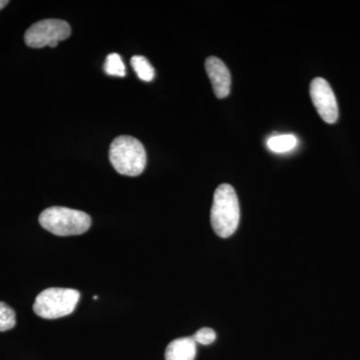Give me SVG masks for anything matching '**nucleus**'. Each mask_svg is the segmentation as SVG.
<instances>
[{
  "instance_id": "nucleus-1",
  "label": "nucleus",
  "mask_w": 360,
  "mask_h": 360,
  "mask_svg": "<svg viewBox=\"0 0 360 360\" xmlns=\"http://www.w3.org/2000/svg\"><path fill=\"white\" fill-rule=\"evenodd\" d=\"M240 208L238 194L229 184L217 187L213 196L210 220L213 231L219 238H227L238 229Z\"/></svg>"
},
{
  "instance_id": "nucleus-2",
  "label": "nucleus",
  "mask_w": 360,
  "mask_h": 360,
  "mask_svg": "<svg viewBox=\"0 0 360 360\" xmlns=\"http://www.w3.org/2000/svg\"><path fill=\"white\" fill-rule=\"evenodd\" d=\"M39 224L47 231L58 236H79L91 226V219L87 213L63 206H52L44 210Z\"/></svg>"
},
{
  "instance_id": "nucleus-3",
  "label": "nucleus",
  "mask_w": 360,
  "mask_h": 360,
  "mask_svg": "<svg viewBox=\"0 0 360 360\" xmlns=\"http://www.w3.org/2000/svg\"><path fill=\"white\" fill-rule=\"evenodd\" d=\"M110 160L118 174L137 176L146 168V149L139 139L122 135L116 137L111 143Z\"/></svg>"
},
{
  "instance_id": "nucleus-4",
  "label": "nucleus",
  "mask_w": 360,
  "mask_h": 360,
  "mask_svg": "<svg viewBox=\"0 0 360 360\" xmlns=\"http://www.w3.org/2000/svg\"><path fill=\"white\" fill-rule=\"evenodd\" d=\"M80 292L71 288H51L40 292L33 304L35 314L44 319L68 316L75 311Z\"/></svg>"
},
{
  "instance_id": "nucleus-5",
  "label": "nucleus",
  "mask_w": 360,
  "mask_h": 360,
  "mask_svg": "<svg viewBox=\"0 0 360 360\" xmlns=\"http://www.w3.org/2000/svg\"><path fill=\"white\" fill-rule=\"evenodd\" d=\"M70 25L65 20H44L30 26L25 35V44L32 49L56 47L70 37Z\"/></svg>"
},
{
  "instance_id": "nucleus-6",
  "label": "nucleus",
  "mask_w": 360,
  "mask_h": 360,
  "mask_svg": "<svg viewBox=\"0 0 360 360\" xmlns=\"http://www.w3.org/2000/svg\"><path fill=\"white\" fill-rule=\"evenodd\" d=\"M310 96L319 116L333 124L338 120V105L335 92L324 78H314L310 84Z\"/></svg>"
},
{
  "instance_id": "nucleus-7",
  "label": "nucleus",
  "mask_w": 360,
  "mask_h": 360,
  "mask_svg": "<svg viewBox=\"0 0 360 360\" xmlns=\"http://www.w3.org/2000/svg\"><path fill=\"white\" fill-rule=\"evenodd\" d=\"M205 70L212 82L213 91L217 98H225L231 92V77L224 61L215 56L205 60Z\"/></svg>"
},
{
  "instance_id": "nucleus-8",
  "label": "nucleus",
  "mask_w": 360,
  "mask_h": 360,
  "mask_svg": "<svg viewBox=\"0 0 360 360\" xmlns=\"http://www.w3.org/2000/svg\"><path fill=\"white\" fill-rule=\"evenodd\" d=\"M195 356L196 342L193 338H177L165 350V360H194Z\"/></svg>"
},
{
  "instance_id": "nucleus-9",
  "label": "nucleus",
  "mask_w": 360,
  "mask_h": 360,
  "mask_svg": "<svg viewBox=\"0 0 360 360\" xmlns=\"http://www.w3.org/2000/svg\"><path fill=\"white\" fill-rule=\"evenodd\" d=\"M297 143V139L293 134L276 135L267 141V146L270 150L276 153H288L295 149Z\"/></svg>"
},
{
  "instance_id": "nucleus-10",
  "label": "nucleus",
  "mask_w": 360,
  "mask_h": 360,
  "mask_svg": "<svg viewBox=\"0 0 360 360\" xmlns=\"http://www.w3.org/2000/svg\"><path fill=\"white\" fill-rule=\"evenodd\" d=\"M132 68L136 72L137 77L146 82H153L155 78V68L149 63L148 59L141 56H135L130 60Z\"/></svg>"
},
{
  "instance_id": "nucleus-11",
  "label": "nucleus",
  "mask_w": 360,
  "mask_h": 360,
  "mask_svg": "<svg viewBox=\"0 0 360 360\" xmlns=\"http://www.w3.org/2000/svg\"><path fill=\"white\" fill-rule=\"evenodd\" d=\"M103 68L106 75H111V77H123L127 75V70H125L122 56L117 53H110V56H108Z\"/></svg>"
},
{
  "instance_id": "nucleus-12",
  "label": "nucleus",
  "mask_w": 360,
  "mask_h": 360,
  "mask_svg": "<svg viewBox=\"0 0 360 360\" xmlns=\"http://www.w3.org/2000/svg\"><path fill=\"white\" fill-rule=\"evenodd\" d=\"M16 324L15 312L6 303L0 302V331L13 329Z\"/></svg>"
},
{
  "instance_id": "nucleus-13",
  "label": "nucleus",
  "mask_w": 360,
  "mask_h": 360,
  "mask_svg": "<svg viewBox=\"0 0 360 360\" xmlns=\"http://www.w3.org/2000/svg\"><path fill=\"white\" fill-rule=\"evenodd\" d=\"M196 345L200 343L202 345H212L217 340V333L213 329L210 328H203L196 331L193 336H191Z\"/></svg>"
},
{
  "instance_id": "nucleus-14",
  "label": "nucleus",
  "mask_w": 360,
  "mask_h": 360,
  "mask_svg": "<svg viewBox=\"0 0 360 360\" xmlns=\"http://www.w3.org/2000/svg\"><path fill=\"white\" fill-rule=\"evenodd\" d=\"M8 2L9 1H7V0H0V11H1V9H4V7H6L7 4H8Z\"/></svg>"
}]
</instances>
